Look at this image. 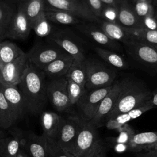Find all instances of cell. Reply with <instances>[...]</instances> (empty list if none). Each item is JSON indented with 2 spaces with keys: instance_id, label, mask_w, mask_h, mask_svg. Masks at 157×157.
Segmentation results:
<instances>
[{
  "instance_id": "6da1fadb",
  "label": "cell",
  "mask_w": 157,
  "mask_h": 157,
  "mask_svg": "<svg viewBox=\"0 0 157 157\" xmlns=\"http://www.w3.org/2000/svg\"><path fill=\"white\" fill-rule=\"evenodd\" d=\"M46 83L43 71L29 63L18 84L25 99L28 113L38 115L43 112L48 101Z\"/></svg>"
},
{
  "instance_id": "7a4b0ae2",
  "label": "cell",
  "mask_w": 157,
  "mask_h": 157,
  "mask_svg": "<svg viewBox=\"0 0 157 157\" xmlns=\"http://www.w3.org/2000/svg\"><path fill=\"white\" fill-rule=\"evenodd\" d=\"M121 80V87L119 96L105 122L119 114L126 113L147 102L151 98L152 91L142 80L129 77Z\"/></svg>"
},
{
  "instance_id": "3957f363",
  "label": "cell",
  "mask_w": 157,
  "mask_h": 157,
  "mask_svg": "<svg viewBox=\"0 0 157 157\" xmlns=\"http://www.w3.org/2000/svg\"><path fill=\"white\" fill-rule=\"evenodd\" d=\"M87 81L85 88L92 90L111 86L117 77L116 71L94 59H86Z\"/></svg>"
},
{
  "instance_id": "277c9868",
  "label": "cell",
  "mask_w": 157,
  "mask_h": 157,
  "mask_svg": "<svg viewBox=\"0 0 157 157\" xmlns=\"http://www.w3.org/2000/svg\"><path fill=\"white\" fill-rule=\"evenodd\" d=\"M29 63L43 70L49 63L67 55L55 44L47 40L46 42H37L26 53Z\"/></svg>"
},
{
  "instance_id": "5b68a950",
  "label": "cell",
  "mask_w": 157,
  "mask_h": 157,
  "mask_svg": "<svg viewBox=\"0 0 157 157\" xmlns=\"http://www.w3.org/2000/svg\"><path fill=\"white\" fill-rule=\"evenodd\" d=\"M123 44L133 59L157 73V48L154 45L133 39H129Z\"/></svg>"
},
{
  "instance_id": "8992f818",
  "label": "cell",
  "mask_w": 157,
  "mask_h": 157,
  "mask_svg": "<svg viewBox=\"0 0 157 157\" xmlns=\"http://www.w3.org/2000/svg\"><path fill=\"white\" fill-rule=\"evenodd\" d=\"M67 80L65 77L49 79L46 83V91L48 101L54 109L59 112L70 113L72 111L68 93Z\"/></svg>"
},
{
  "instance_id": "52a82bcc",
  "label": "cell",
  "mask_w": 157,
  "mask_h": 157,
  "mask_svg": "<svg viewBox=\"0 0 157 157\" xmlns=\"http://www.w3.org/2000/svg\"><path fill=\"white\" fill-rule=\"evenodd\" d=\"M99 140L96 128L91 125L88 121L82 118L72 155L75 157L86 156Z\"/></svg>"
},
{
  "instance_id": "ba28073f",
  "label": "cell",
  "mask_w": 157,
  "mask_h": 157,
  "mask_svg": "<svg viewBox=\"0 0 157 157\" xmlns=\"http://www.w3.org/2000/svg\"><path fill=\"white\" fill-rule=\"evenodd\" d=\"M46 39L62 48L75 61H82L86 59L78 41L74 34L67 29L54 31Z\"/></svg>"
},
{
  "instance_id": "9c48e42d",
  "label": "cell",
  "mask_w": 157,
  "mask_h": 157,
  "mask_svg": "<svg viewBox=\"0 0 157 157\" xmlns=\"http://www.w3.org/2000/svg\"><path fill=\"white\" fill-rule=\"evenodd\" d=\"M45 8L60 10L69 12L83 21L98 23L96 17L83 0H44Z\"/></svg>"
},
{
  "instance_id": "30bf717a",
  "label": "cell",
  "mask_w": 157,
  "mask_h": 157,
  "mask_svg": "<svg viewBox=\"0 0 157 157\" xmlns=\"http://www.w3.org/2000/svg\"><path fill=\"white\" fill-rule=\"evenodd\" d=\"M121 87V80H115L112 88L101 101L93 117L88 122L96 129L105 125L108 115L113 109Z\"/></svg>"
},
{
  "instance_id": "8fae6325",
  "label": "cell",
  "mask_w": 157,
  "mask_h": 157,
  "mask_svg": "<svg viewBox=\"0 0 157 157\" xmlns=\"http://www.w3.org/2000/svg\"><path fill=\"white\" fill-rule=\"evenodd\" d=\"M112 85L88 90L87 93L77 105L80 111V117L82 118L86 121H90L93 117L101 101L109 92Z\"/></svg>"
},
{
  "instance_id": "7c38bea8",
  "label": "cell",
  "mask_w": 157,
  "mask_h": 157,
  "mask_svg": "<svg viewBox=\"0 0 157 157\" xmlns=\"http://www.w3.org/2000/svg\"><path fill=\"white\" fill-rule=\"evenodd\" d=\"M29 63L26 53H24L1 68L0 84L18 85Z\"/></svg>"
},
{
  "instance_id": "4fadbf2b",
  "label": "cell",
  "mask_w": 157,
  "mask_h": 157,
  "mask_svg": "<svg viewBox=\"0 0 157 157\" xmlns=\"http://www.w3.org/2000/svg\"><path fill=\"white\" fill-rule=\"evenodd\" d=\"M31 29V23L25 12L23 4L20 3L15 9L5 37L25 40L28 38Z\"/></svg>"
},
{
  "instance_id": "5bb4252c",
  "label": "cell",
  "mask_w": 157,
  "mask_h": 157,
  "mask_svg": "<svg viewBox=\"0 0 157 157\" xmlns=\"http://www.w3.org/2000/svg\"><path fill=\"white\" fill-rule=\"evenodd\" d=\"M81 117L70 116L64 118L56 143L63 148L72 154L75 141L80 129Z\"/></svg>"
},
{
  "instance_id": "9a60e30c",
  "label": "cell",
  "mask_w": 157,
  "mask_h": 157,
  "mask_svg": "<svg viewBox=\"0 0 157 157\" xmlns=\"http://www.w3.org/2000/svg\"><path fill=\"white\" fill-rule=\"evenodd\" d=\"M21 148L29 157H47V139L44 134L21 131Z\"/></svg>"
},
{
  "instance_id": "2e32d148",
  "label": "cell",
  "mask_w": 157,
  "mask_h": 157,
  "mask_svg": "<svg viewBox=\"0 0 157 157\" xmlns=\"http://www.w3.org/2000/svg\"><path fill=\"white\" fill-rule=\"evenodd\" d=\"M0 89L8 102L13 115L17 121L28 113L25 99L18 85L0 84Z\"/></svg>"
},
{
  "instance_id": "e0dca14e",
  "label": "cell",
  "mask_w": 157,
  "mask_h": 157,
  "mask_svg": "<svg viewBox=\"0 0 157 157\" xmlns=\"http://www.w3.org/2000/svg\"><path fill=\"white\" fill-rule=\"evenodd\" d=\"M75 26L76 28L80 33L99 45L103 47V48L113 51L120 50L119 42L110 38L99 26H96L91 24H85L84 23L76 25Z\"/></svg>"
},
{
  "instance_id": "ac0fdd59",
  "label": "cell",
  "mask_w": 157,
  "mask_h": 157,
  "mask_svg": "<svg viewBox=\"0 0 157 157\" xmlns=\"http://www.w3.org/2000/svg\"><path fill=\"white\" fill-rule=\"evenodd\" d=\"M64 118L52 111H43L40 115L42 134L47 140L56 141Z\"/></svg>"
},
{
  "instance_id": "d6986e66",
  "label": "cell",
  "mask_w": 157,
  "mask_h": 157,
  "mask_svg": "<svg viewBox=\"0 0 157 157\" xmlns=\"http://www.w3.org/2000/svg\"><path fill=\"white\" fill-rule=\"evenodd\" d=\"M117 23L124 28H142V23L137 17L132 4L128 0H118Z\"/></svg>"
},
{
  "instance_id": "ffe728a7",
  "label": "cell",
  "mask_w": 157,
  "mask_h": 157,
  "mask_svg": "<svg viewBox=\"0 0 157 157\" xmlns=\"http://www.w3.org/2000/svg\"><path fill=\"white\" fill-rule=\"evenodd\" d=\"M150 101L126 113L119 114L116 117L108 120L105 122V126L108 129L117 130L121 126L128 123L130 121L141 116L144 113L153 109Z\"/></svg>"
},
{
  "instance_id": "44dd1931",
  "label": "cell",
  "mask_w": 157,
  "mask_h": 157,
  "mask_svg": "<svg viewBox=\"0 0 157 157\" xmlns=\"http://www.w3.org/2000/svg\"><path fill=\"white\" fill-rule=\"evenodd\" d=\"M74 60L73 57L67 54L49 63L42 71L46 78L49 79L64 77L67 74Z\"/></svg>"
},
{
  "instance_id": "7402d4cb",
  "label": "cell",
  "mask_w": 157,
  "mask_h": 157,
  "mask_svg": "<svg viewBox=\"0 0 157 157\" xmlns=\"http://www.w3.org/2000/svg\"><path fill=\"white\" fill-rule=\"evenodd\" d=\"M12 136L0 140V157H17L21 148V131L15 130Z\"/></svg>"
},
{
  "instance_id": "603a6c76",
  "label": "cell",
  "mask_w": 157,
  "mask_h": 157,
  "mask_svg": "<svg viewBox=\"0 0 157 157\" xmlns=\"http://www.w3.org/2000/svg\"><path fill=\"white\" fill-rule=\"evenodd\" d=\"M157 143V131L142 132L134 134L129 145L130 151H141L147 147Z\"/></svg>"
},
{
  "instance_id": "cb8c5ba5",
  "label": "cell",
  "mask_w": 157,
  "mask_h": 157,
  "mask_svg": "<svg viewBox=\"0 0 157 157\" xmlns=\"http://www.w3.org/2000/svg\"><path fill=\"white\" fill-rule=\"evenodd\" d=\"M98 23L105 33L113 40L123 43L131 39L125 28L117 22H112L100 19Z\"/></svg>"
},
{
  "instance_id": "d4e9b609",
  "label": "cell",
  "mask_w": 157,
  "mask_h": 157,
  "mask_svg": "<svg viewBox=\"0 0 157 157\" xmlns=\"http://www.w3.org/2000/svg\"><path fill=\"white\" fill-rule=\"evenodd\" d=\"M44 14L46 18L54 23L64 25H76L83 22L74 15L63 10L45 8Z\"/></svg>"
},
{
  "instance_id": "484cf974",
  "label": "cell",
  "mask_w": 157,
  "mask_h": 157,
  "mask_svg": "<svg viewBox=\"0 0 157 157\" xmlns=\"http://www.w3.org/2000/svg\"><path fill=\"white\" fill-rule=\"evenodd\" d=\"M94 50L101 58L113 67L119 69H126L129 67L127 61L115 51L101 47H94Z\"/></svg>"
},
{
  "instance_id": "4316f807",
  "label": "cell",
  "mask_w": 157,
  "mask_h": 157,
  "mask_svg": "<svg viewBox=\"0 0 157 157\" xmlns=\"http://www.w3.org/2000/svg\"><path fill=\"white\" fill-rule=\"evenodd\" d=\"M24 53L25 52L13 42L8 40L0 42V66L1 68Z\"/></svg>"
},
{
  "instance_id": "83f0119b",
  "label": "cell",
  "mask_w": 157,
  "mask_h": 157,
  "mask_svg": "<svg viewBox=\"0 0 157 157\" xmlns=\"http://www.w3.org/2000/svg\"><path fill=\"white\" fill-rule=\"evenodd\" d=\"M131 39L151 45H157V30L142 28H125Z\"/></svg>"
},
{
  "instance_id": "f1b7e54d",
  "label": "cell",
  "mask_w": 157,
  "mask_h": 157,
  "mask_svg": "<svg viewBox=\"0 0 157 157\" xmlns=\"http://www.w3.org/2000/svg\"><path fill=\"white\" fill-rule=\"evenodd\" d=\"M65 77L85 87L87 81L86 59L82 61L74 60Z\"/></svg>"
},
{
  "instance_id": "f546056e",
  "label": "cell",
  "mask_w": 157,
  "mask_h": 157,
  "mask_svg": "<svg viewBox=\"0 0 157 157\" xmlns=\"http://www.w3.org/2000/svg\"><path fill=\"white\" fill-rule=\"evenodd\" d=\"M15 8L9 3L0 1V37L6 36L12 18L15 11Z\"/></svg>"
},
{
  "instance_id": "4dcf8cb0",
  "label": "cell",
  "mask_w": 157,
  "mask_h": 157,
  "mask_svg": "<svg viewBox=\"0 0 157 157\" xmlns=\"http://www.w3.org/2000/svg\"><path fill=\"white\" fill-rule=\"evenodd\" d=\"M16 122L10 105L0 89V128L8 129Z\"/></svg>"
},
{
  "instance_id": "1f68e13d",
  "label": "cell",
  "mask_w": 157,
  "mask_h": 157,
  "mask_svg": "<svg viewBox=\"0 0 157 157\" xmlns=\"http://www.w3.org/2000/svg\"><path fill=\"white\" fill-rule=\"evenodd\" d=\"M25 12L32 23L44 12V0H28L23 3Z\"/></svg>"
},
{
  "instance_id": "d6a6232c",
  "label": "cell",
  "mask_w": 157,
  "mask_h": 157,
  "mask_svg": "<svg viewBox=\"0 0 157 157\" xmlns=\"http://www.w3.org/2000/svg\"><path fill=\"white\" fill-rule=\"evenodd\" d=\"M67 80V93L69 101L72 107L74 105H77L80 100L83 98L88 90L85 86H83L69 78Z\"/></svg>"
},
{
  "instance_id": "836d02e7",
  "label": "cell",
  "mask_w": 157,
  "mask_h": 157,
  "mask_svg": "<svg viewBox=\"0 0 157 157\" xmlns=\"http://www.w3.org/2000/svg\"><path fill=\"white\" fill-rule=\"evenodd\" d=\"M32 29L40 37H47L53 32L50 21L46 18L44 12L32 23Z\"/></svg>"
},
{
  "instance_id": "e575fe53",
  "label": "cell",
  "mask_w": 157,
  "mask_h": 157,
  "mask_svg": "<svg viewBox=\"0 0 157 157\" xmlns=\"http://www.w3.org/2000/svg\"><path fill=\"white\" fill-rule=\"evenodd\" d=\"M132 5L137 17L140 21L150 15H155L156 13L155 7L152 1H136Z\"/></svg>"
},
{
  "instance_id": "d590c367",
  "label": "cell",
  "mask_w": 157,
  "mask_h": 157,
  "mask_svg": "<svg viewBox=\"0 0 157 157\" xmlns=\"http://www.w3.org/2000/svg\"><path fill=\"white\" fill-rule=\"evenodd\" d=\"M117 131L118 132L117 137H110L109 138V142L112 144L115 143L129 144L132 136L136 133L134 129L128 123L121 126Z\"/></svg>"
},
{
  "instance_id": "8d00e7d4",
  "label": "cell",
  "mask_w": 157,
  "mask_h": 157,
  "mask_svg": "<svg viewBox=\"0 0 157 157\" xmlns=\"http://www.w3.org/2000/svg\"><path fill=\"white\" fill-rule=\"evenodd\" d=\"M47 157H75L61 147L55 140L47 139Z\"/></svg>"
},
{
  "instance_id": "74e56055",
  "label": "cell",
  "mask_w": 157,
  "mask_h": 157,
  "mask_svg": "<svg viewBox=\"0 0 157 157\" xmlns=\"http://www.w3.org/2000/svg\"><path fill=\"white\" fill-rule=\"evenodd\" d=\"M92 13L98 18H101L104 5L100 0H83Z\"/></svg>"
},
{
  "instance_id": "f35d334b",
  "label": "cell",
  "mask_w": 157,
  "mask_h": 157,
  "mask_svg": "<svg viewBox=\"0 0 157 157\" xmlns=\"http://www.w3.org/2000/svg\"><path fill=\"white\" fill-rule=\"evenodd\" d=\"M101 19L117 23V8L104 6Z\"/></svg>"
},
{
  "instance_id": "ab89813d",
  "label": "cell",
  "mask_w": 157,
  "mask_h": 157,
  "mask_svg": "<svg viewBox=\"0 0 157 157\" xmlns=\"http://www.w3.org/2000/svg\"><path fill=\"white\" fill-rule=\"evenodd\" d=\"M86 157H106V150L101 140L95 145Z\"/></svg>"
},
{
  "instance_id": "60d3db41",
  "label": "cell",
  "mask_w": 157,
  "mask_h": 157,
  "mask_svg": "<svg viewBox=\"0 0 157 157\" xmlns=\"http://www.w3.org/2000/svg\"><path fill=\"white\" fill-rule=\"evenodd\" d=\"M113 148L117 153H124L126 151H130V146L129 144H112Z\"/></svg>"
},
{
  "instance_id": "b9f144b4",
  "label": "cell",
  "mask_w": 157,
  "mask_h": 157,
  "mask_svg": "<svg viewBox=\"0 0 157 157\" xmlns=\"http://www.w3.org/2000/svg\"><path fill=\"white\" fill-rule=\"evenodd\" d=\"M104 6L117 8L118 0H100Z\"/></svg>"
},
{
  "instance_id": "7bdbcfd3",
  "label": "cell",
  "mask_w": 157,
  "mask_h": 157,
  "mask_svg": "<svg viewBox=\"0 0 157 157\" xmlns=\"http://www.w3.org/2000/svg\"><path fill=\"white\" fill-rule=\"evenodd\" d=\"M139 157H157V151L155 150H147L142 153Z\"/></svg>"
},
{
  "instance_id": "ee69618b",
  "label": "cell",
  "mask_w": 157,
  "mask_h": 157,
  "mask_svg": "<svg viewBox=\"0 0 157 157\" xmlns=\"http://www.w3.org/2000/svg\"><path fill=\"white\" fill-rule=\"evenodd\" d=\"M150 101L153 108L157 107V89L152 92L151 98Z\"/></svg>"
},
{
  "instance_id": "f6af8a7d",
  "label": "cell",
  "mask_w": 157,
  "mask_h": 157,
  "mask_svg": "<svg viewBox=\"0 0 157 157\" xmlns=\"http://www.w3.org/2000/svg\"><path fill=\"white\" fill-rule=\"evenodd\" d=\"M155 150V151H157V143L155 144H153L148 147H147L144 151H147V150Z\"/></svg>"
},
{
  "instance_id": "bcb514c9",
  "label": "cell",
  "mask_w": 157,
  "mask_h": 157,
  "mask_svg": "<svg viewBox=\"0 0 157 157\" xmlns=\"http://www.w3.org/2000/svg\"><path fill=\"white\" fill-rule=\"evenodd\" d=\"M17 157H29V156H28V155L25 153V151L22 148H21L20 152L18 153V155H17Z\"/></svg>"
},
{
  "instance_id": "7dc6e473",
  "label": "cell",
  "mask_w": 157,
  "mask_h": 157,
  "mask_svg": "<svg viewBox=\"0 0 157 157\" xmlns=\"http://www.w3.org/2000/svg\"><path fill=\"white\" fill-rule=\"evenodd\" d=\"M5 135H6V134L4 133V132L3 131H2V130H0V140L1 139H2L3 137H4Z\"/></svg>"
},
{
  "instance_id": "c3c4849f",
  "label": "cell",
  "mask_w": 157,
  "mask_h": 157,
  "mask_svg": "<svg viewBox=\"0 0 157 157\" xmlns=\"http://www.w3.org/2000/svg\"><path fill=\"white\" fill-rule=\"evenodd\" d=\"M15 1H16L18 4H20V3H24L28 0H15Z\"/></svg>"
},
{
  "instance_id": "681fc988",
  "label": "cell",
  "mask_w": 157,
  "mask_h": 157,
  "mask_svg": "<svg viewBox=\"0 0 157 157\" xmlns=\"http://www.w3.org/2000/svg\"><path fill=\"white\" fill-rule=\"evenodd\" d=\"M152 2L154 6H157V0H152Z\"/></svg>"
},
{
  "instance_id": "f907efd6",
  "label": "cell",
  "mask_w": 157,
  "mask_h": 157,
  "mask_svg": "<svg viewBox=\"0 0 157 157\" xmlns=\"http://www.w3.org/2000/svg\"><path fill=\"white\" fill-rule=\"evenodd\" d=\"M136 1H140V2H145V1H152V0H136Z\"/></svg>"
},
{
  "instance_id": "816d5d0a",
  "label": "cell",
  "mask_w": 157,
  "mask_h": 157,
  "mask_svg": "<svg viewBox=\"0 0 157 157\" xmlns=\"http://www.w3.org/2000/svg\"><path fill=\"white\" fill-rule=\"evenodd\" d=\"M1 67L0 66V83H1Z\"/></svg>"
},
{
  "instance_id": "f5cc1de1",
  "label": "cell",
  "mask_w": 157,
  "mask_h": 157,
  "mask_svg": "<svg viewBox=\"0 0 157 157\" xmlns=\"http://www.w3.org/2000/svg\"><path fill=\"white\" fill-rule=\"evenodd\" d=\"M128 1H131V2H132L133 3L136 1V0H128Z\"/></svg>"
},
{
  "instance_id": "db71d44e",
  "label": "cell",
  "mask_w": 157,
  "mask_h": 157,
  "mask_svg": "<svg viewBox=\"0 0 157 157\" xmlns=\"http://www.w3.org/2000/svg\"><path fill=\"white\" fill-rule=\"evenodd\" d=\"M155 47H156V48H157V45H155Z\"/></svg>"
},
{
  "instance_id": "11a10c76",
  "label": "cell",
  "mask_w": 157,
  "mask_h": 157,
  "mask_svg": "<svg viewBox=\"0 0 157 157\" xmlns=\"http://www.w3.org/2000/svg\"><path fill=\"white\" fill-rule=\"evenodd\" d=\"M86 156H82V157H86Z\"/></svg>"
},
{
  "instance_id": "9f6ffc18",
  "label": "cell",
  "mask_w": 157,
  "mask_h": 157,
  "mask_svg": "<svg viewBox=\"0 0 157 157\" xmlns=\"http://www.w3.org/2000/svg\"><path fill=\"white\" fill-rule=\"evenodd\" d=\"M156 13H157V11H156Z\"/></svg>"
},
{
  "instance_id": "6f0895ef",
  "label": "cell",
  "mask_w": 157,
  "mask_h": 157,
  "mask_svg": "<svg viewBox=\"0 0 157 157\" xmlns=\"http://www.w3.org/2000/svg\"><path fill=\"white\" fill-rule=\"evenodd\" d=\"M0 39H1V37H0Z\"/></svg>"
}]
</instances>
